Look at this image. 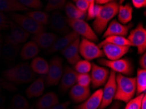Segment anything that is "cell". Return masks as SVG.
Wrapping results in <instances>:
<instances>
[{
	"instance_id": "obj_1",
	"label": "cell",
	"mask_w": 146,
	"mask_h": 109,
	"mask_svg": "<svg viewBox=\"0 0 146 109\" xmlns=\"http://www.w3.org/2000/svg\"><path fill=\"white\" fill-rule=\"evenodd\" d=\"M116 92L114 99L128 103L136 93V77H129L123 75H116Z\"/></svg>"
},
{
	"instance_id": "obj_2",
	"label": "cell",
	"mask_w": 146,
	"mask_h": 109,
	"mask_svg": "<svg viewBox=\"0 0 146 109\" xmlns=\"http://www.w3.org/2000/svg\"><path fill=\"white\" fill-rule=\"evenodd\" d=\"M3 77L10 83L21 84L34 81L35 74L28 63H21L6 70L3 73Z\"/></svg>"
},
{
	"instance_id": "obj_3",
	"label": "cell",
	"mask_w": 146,
	"mask_h": 109,
	"mask_svg": "<svg viewBox=\"0 0 146 109\" xmlns=\"http://www.w3.org/2000/svg\"><path fill=\"white\" fill-rule=\"evenodd\" d=\"M119 4L116 1H111L110 3L102 5L100 14L92 22V27L96 34L102 33L111 20L118 13Z\"/></svg>"
},
{
	"instance_id": "obj_4",
	"label": "cell",
	"mask_w": 146,
	"mask_h": 109,
	"mask_svg": "<svg viewBox=\"0 0 146 109\" xmlns=\"http://www.w3.org/2000/svg\"><path fill=\"white\" fill-rule=\"evenodd\" d=\"M100 65L111 69L115 73L126 77L132 76L134 73V67L132 61L128 57L116 60H109L104 58L98 59Z\"/></svg>"
},
{
	"instance_id": "obj_5",
	"label": "cell",
	"mask_w": 146,
	"mask_h": 109,
	"mask_svg": "<svg viewBox=\"0 0 146 109\" xmlns=\"http://www.w3.org/2000/svg\"><path fill=\"white\" fill-rule=\"evenodd\" d=\"M63 61L59 56H54L50 61L49 67L45 77V86L51 87L58 85L63 74Z\"/></svg>"
},
{
	"instance_id": "obj_6",
	"label": "cell",
	"mask_w": 146,
	"mask_h": 109,
	"mask_svg": "<svg viewBox=\"0 0 146 109\" xmlns=\"http://www.w3.org/2000/svg\"><path fill=\"white\" fill-rule=\"evenodd\" d=\"M13 21L17 25L27 32L30 34L37 35L42 32H45V26L35 22L26 15H23L18 13H13L11 15Z\"/></svg>"
},
{
	"instance_id": "obj_7",
	"label": "cell",
	"mask_w": 146,
	"mask_h": 109,
	"mask_svg": "<svg viewBox=\"0 0 146 109\" xmlns=\"http://www.w3.org/2000/svg\"><path fill=\"white\" fill-rule=\"evenodd\" d=\"M127 39L132 46L137 48L138 54L142 55L146 50V29L142 22H139L136 28L130 31Z\"/></svg>"
},
{
	"instance_id": "obj_8",
	"label": "cell",
	"mask_w": 146,
	"mask_h": 109,
	"mask_svg": "<svg viewBox=\"0 0 146 109\" xmlns=\"http://www.w3.org/2000/svg\"><path fill=\"white\" fill-rule=\"evenodd\" d=\"M68 26L73 29V31L81 35L83 38L92 42H98V37L94 32L93 29L85 20H70L66 18Z\"/></svg>"
},
{
	"instance_id": "obj_9",
	"label": "cell",
	"mask_w": 146,
	"mask_h": 109,
	"mask_svg": "<svg viewBox=\"0 0 146 109\" xmlns=\"http://www.w3.org/2000/svg\"><path fill=\"white\" fill-rule=\"evenodd\" d=\"M79 54L85 60L91 61L104 57L102 50L94 42L82 38L79 44Z\"/></svg>"
},
{
	"instance_id": "obj_10",
	"label": "cell",
	"mask_w": 146,
	"mask_h": 109,
	"mask_svg": "<svg viewBox=\"0 0 146 109\" xmlns=\"http://www.w3.org/2000/svg\"><path fill=\"white\" fill-rule=\"evenodd\" d=\"M116 73L111 71L108 81L102 89V103L98 109H105L112 103L116 92Z\"/></svg>"
},
{
	"instance_id": "obj_11",
	"label": "cell",
	"mask_w": 146,
	"mask_h": 109,
	"mask_svg": "<svg viewBox=\"0 0 146 109\" xmlns=\"http://www.w3.org/2000/svg\"><path fill=\"white\" fill-rule=\"evenodd\" d=\"M90 72L92 88L96 89L105 85L110 76V71L108 68L92 63V69Z\"/></svg>"
},
{
	"instance_id": "obj_12",
	"label": "cell",
	"mask_w": 146,
	"mask_h": 109,
	"mask_svg": "<svg viewBox=\"0 0 146 109\" xmlns=\"http://www.w3.org/2000/svg\"><path fill=\"white\" fill-rule=\"evenodd\" d=\"M48 24H50L52 30L60 34L66 35L71 32L67 20L60 11H56L52 13Z\"/></svg>"
},
{
	"instance_id": "obj_13",
	"label": "cell",
	"mask_w": 146,
	"mask_h": 109,
	"mask_svg": "<svg viewBox=\"0 0 146 109\" xmlns=\"http://www.w3.org/2000/svg\"><path fill=\"white\" fill-rule=\"evenodd\" d=\"M133 26L134 24L132 23H129L127 25H123L117 20H113L108 24L105 32L102 35V38L105 39L106 37L113 36V35L123 37L127 36L129 34L130 29L133 27Z\"/></svg>"
},
{
	"instance_id": "obj_14",
	"label": "cell",
	"mask_w": 146,
	"mask_h": 109,
	"mask_svg": "<svg viewBox=\"0 0 146 109\" xmlns=\"http://www.w3.org/2000/svg\"><path fill=\"white\" fill-rule=\"evenodd\" d=\"M130 46H119L115 44L106 43L101 47L105 56L109 60H116L122 58L127 54Z\"/></svg>"
},
{
	"instance_id": "obj_15",
	"label": "cell",
	"mask_w": 146,
	"mask_h": 109,
	"mask_svg": "<svg viewBox=\"0 0 146 109\" xmlns=\"http://www.w3.org/2000/svg\"><path fill=\"white\" fill-rule=\"evenodd\" d=\"M21 48V44L15 43L11 37L10 35H7L2 50L1 55H3V59L7 62L13 61L19 54Z\"/></svg>"
},
{
	"instance_id": "obj_16",
	"label": "cell",
	"mask_w": 146,
	"mask_h": 109,
	"mask_svg": "<svg viewBox=\"0 0 146 109\" xmlns=\"http://www.w3.org/2000/svg\"><path fill=\"white\" fill-rule=\"evenodd\" d=\"M78 73L68 65H66L63 69V74L60 79V90L62 92H66L72 88L77 82V77Z\"/></svg>"
},
{
	"instance_id": "obj_17",
	"label": "cell",
	"mask_w": 146,
	"mask_h": 109,
	"mask_svg": "<svg viewBox=\"0 0 146 109\" xmlns=\"http://www.w3.org/2000/svg\"><path fill=\"white\" fill-rule=\"evenodd\" d=\"M80 38L78 37L77 39L67 46L65 49L61 51L62 54L64 55L65 58L67 59L68 63L75 65L81 59V55L79 54V44H80Z\"/></svg>"
},
{
	"instance_id": "obj_18",
	"label": "cell",
	"mask_w": 146,
	"mask_h": 109,
	"mask_svg": "<svg viewBox=\"0 0 146 109\" xmlns=\"http://www.w3.org/2000/svg\"><path fill=\"white\" fill-rule=\"evenodd\" d=\"M78 37H79V35L77 33L75 32L74 31H71L67 35L57 40L51 47L48 48L47 53L53 54V53L65 49L67 46H69L71 43H72Z\"/></svg>"
},
{
	"instance_id": "obj_19",
	"label": "cell",
	"mask_w": 146,
	"mask_h": 109,
	"mask_svg": "<svg viewBox=\"0 0 146 109\" xmlns=\"http://www.w3.org/2000/svg\"><path fill=\"white\" fill-rule=\"evenodd\" d=\"M32 39L39 48L43 49H48L58 39V35L52 33L42 32L34 35Z\"/></svg>"
},
{
	"instance_id": "obj_20",
	"label": "cell",
	"mask_w": 146,
	"mask_h": 109,
	"mask_svg": "<svg viewBox=\"0 0 146 109\" xmlns=\"http://www.w3.org/2000/svg\"><path fill=\"white\" fill-rule=\"evenodd\" d=\"M102 89H98L90 95L88 98L74 107V109H98L102 103Z\"/></svg>"
},
{
	"instance_id": "obj_21",
	"label": "cell",
	"mask_w": 146,
	"mask_h": 109,
	"mask_svg": "<svg viewBox=\"0 0 146 109\" xmlns=\"http://www.w3.org/2000/svg\"><path fill=\"white\" fill-rule=\"evenodd\" d=\"M69 95L71 99L76 103H82L90 95V87H83L79 84H75L70 89Z\"/></svg>"
},
{
	"instance_id": "obj_22",
	"label": "cell",
	"mask_w": 146,
	"mask_h": 109,
	"mask_svg": "<svg viewBox=\"0 0 146 109\" xmlns=\"http://www.w3.org/2000/svg\"><path fill=\"white\" fill-rule=\"evenodd\" d=\"M45 75H41L26 89V94L28 98L38 97L43 95L45 91Z\"/></svg>"
},
{
	"instance_id": "obj_23",
	"label": "cell",
	"mask_w": 146,
	"mask_h": 109,
	"mask_svg": "<svg viewBox=\"0 0 146 109\" xmlns=\"http://www.w3.org/2000/svg\"><path fill=\"white\" fill-rule=\"evenodd\" d=\"M9 24L11 32L10 36L13 41L19 44H21L26 42L30 37V33L26 32L13 21H9Z\"/></svg>"
},
{
	"instance_id": "obj_24",
	"label": "cell",
	"mask_w": 146,
	"mask_h": 109,
	"mask_svg": "<svg viewBox=\"0 0 146 109\" xmlns=\"http://www.w3.org/2000/svg\"><path fill=\"white\" fill-rule=\"evenodd\" d=\"M59 103L58 96L54 92H48L43 95L36 103L37 109H48Z\"/></svg>"
},
{
	"instance_id": "obj_25",
	"label": "cell",
	"mask_w": 146,
	"mask_h": 109,
	"mask_svg": "<svg viewBox=\"0 0 146 109\" xmlns=\"http://www.w3.org/2000/svg\"><path fill=\"white\" fill-rule=\"evenodd\" d=\"M29 9L17 0H0V12H18L28 11Z\"/></svg>"
},
{
	"instance_id": "obj_26",
	"label": "cell",
	"mask_w": 146,
	"mask_h": 109,
	"mask_svg": "<svg viewBox=\"0 0 146 109\" xmlns=\"http://www.w3.org/2000/svg\"><path fill=\"white\" fill-rule=\"evenodd\" d=\"M118 20L121 24L127 25L132 20L133 15V7L129 3H126L125 5H120L118 11Z\"/></svg>"
},
{
	"instance_id": "obj_27",
	"label": "cell",
	"mask_w": 146,
	"mask_h": 109,
	"mask_svg": "<svg viewBox=\"0 0 146 109\" xmlns=\"http://www.w3.org/2000/svg\"><path fill=\"white\" fill-rule=\"evenodd\" d=\"M39 52V48L33 41L24 44L21 51V57L23 60L35 58Z\"/></svg>"
},
{
	"instance_id": "obj_28",
	"label": "cell",
	"mask_w": 146,
	"mask_h": 109,
	"mask_svg": "<svg viewBox=\"0 0 146 109\" xmlns=\"http://www.w3.org/2000/svg\"><path fill=\"white\" fill-rule=\"evenodd\" d=\"M30 68L34 73L41 75H46L48 71V62L41 57H35L31 62Z\"/></svg>"
},
{
	"instance_id": "obj_29",
	"label": "cell",
	"mask_w": 146,
	"mask_h": 109,
	"mask_svg": "<svg viewBox=\"0 0 146 109\" xmlns=\"http://www.w3.org/2000/svg\"><path fill=\"white\" fill-rule=\"evenodd\" d=\"M66 14L67 15V18L70 20H85L87 18V13L81 12L76 6L72 2H67L64 6Z\"/></svg>"
},
{
	"instance_id": "obj_30",
	"label": "cell",
	"mask_w": 146,
	"mask_h": 109,
	"mask_svg": "<svg viewBox=\"0 0 146 109\" xmlns=\"http://www.w3.org/2000/svg\"><path fill=\"white\" fill-rule=\"evenodd\" d=\"M30 103L21 94H16L11 101L8 109H30Z\"/></svg>"
},
{
	"instance_id": "obj_31",
	"label": "cell",
	"mask_w": 146,
	"mask_h": 109,
	"mask_svg": "<svg viewBox=\"0 0 146 109\" xmlns=\"http://www.w3.org/2000/svg\"><path fill=\"white\" fill-rule=\"evenodd\" d=\"M106 43H110L115 44V45L119 46H132V44L130 43L129 40L125 37L123 36H116V35H113V36H109L106 37L104 40L100 42L98 44V47L101 48L104 44Z\"/></svg>"
},
{
	"instance_id": "obj_32",
	"label": "cell",
	"mask_w": 146,
	"mask_h": 109,
	"mask_svg": "<svg viewBox=\"0 0 146 109\" xmlns=\"http://www.w3.org/2000/svg\"><path fill=\"white\" fill-rule=\"evenodd\" d=\"M136 82V94L140 95L145 93L146 91V69L138 68L137 70Z\"/></svg>"
},
{
	"instance_id": "obj_33",
	"label": "cell",
	"mask_w": 146,
	"mask_h": 109,
	"mask_svg": "<svg viewBox=\"0 0 146 109\" xmlns=\"http://www.w3.org/2000/svg\"><path fill=\"white\" fill-rule=\"evenodd\" d=\"M26 15L44 26L49 23V16L47 13L43 12V11H30L26 13Z\"/></svg>"
},
{
	"instance_id": "obj_34",
	"label": "cell",
	"mask_w": 146,
	"mask_h": 109,
	"mask_svg": "<svg viewBox=\"0 0 146 109\" xmlns=\"http://www.w3.org/2000/svg\"><path fill=\"white\" fill-rule=\"evenodd\" d=\"M74 71L78 74H85L91 71L92 63L89 61L85 59H81L74 65Z\"/></svg>"
},
{
	"instance_id": "obj_35",
	"label": "cell",
	"mask_w": 146,
	"mask_h": 109,
	"mask_svg": "<svg viewBox=\"0 0 146 109\" xmlns=\"http://www.w3.org/2000/svg\"><path fill=\"white\" fill-rule=\"evenodd\" d=\"M66 0H48L45 7L46 12H51L62 10L66 3Z\"/></svg>"
},
{
	"instance_id": "obj_36",
	"label": "cell",
	"mask_w": 146,
	"mask_h": 109,
	"mask_svg": "<svg viewBox=\"0 0 146 109\" xmlns=\"http://www.w3.org/2000/svg\"><path fill=\"white\" fill-rule=\"evenodd\" d=\"M145 94V93H141V94L137 95L134 98L130 99L128 103H127L125 109H141V101Z\"/></svg>"
},
{
	"instance_id": "obj_37",
	"label": "cell",
	"mask_w": 146,
	"mask_h": 109,
	"mask_svg": "<svg viewBox=\"0 0 146 109\" xmlns=\"http://www.w3.org/2000/svg\"><path fill=\"white\" fill-rule=\"evenodd\" d=\"M22 5L25 6L28 9H40L43 7V4L40 0H19Z\"/></svg>"
},
{
	"instance_id": "obj_38",
	"label": "cell",
	"mask_w": 146,
	"mask_h": 109,
	"mask_svg": "<svg viewBox=\"0 0 146 109\" xmlns=\"http://www.w3.org/2000/svg\"><path fill=\"white\" fill-rule=\"evenodd\" d=\"M77 83L79 86H83V87H89L90 84H91L90 75L88 73L77 74Z\"/></svg>"
},
{
	"instance_id": "obj_39",
	"label": "cell",
	"mask_w": 146,
	"mask_h": 109,
	"mask_svg": "<svg viewBox=\"0 0 146 109\" xmlns=\"http://www.w3.org/2000/svg\"><path fill=\"white\" fill-rule=\"evenodd\" d=\"M92 0H75L74 2L76 3V7L81 12L87 13L88 7L90 5Z\"/></svg>"
},
{
	"instance_id": "obj_40",
	"label": "cell",
	"mask_w": 146,
	"mask_h": 109,
	"mask_svg": "<svg viewBox=\"0 0 146 109\" xmlns=\"http://www.w3.org/2000/svg\"><path fill=\"white\" fill-rule=\"evenodd\" d=\"M0 88L1 89H5L9 92H16L18 90L17 88L13 84L10 83L8 81H7L5 79H3V78L0 77Z\"/></svg>"
},
{
	"instance_id": "obj_41",
	"label": "cell",
	"mask_w": 146,
	"mask_h": 109,
	"mask_svg": "<svg viewBox=\"0 0 146 109\" xmlns=\"http://www.w3.org/2000/svg\"><path fill=\"white\" fill-rule=\"evenodd\" d=\"M94 0H92L87 11V19L88 20L95 18L94 17Z\"/></svg>"
},
{
	"instance_id": "obj_42",
	"label": "cell",
	"mask_w": 146,
	"mask_h": 109,
	"mask_svg": "<svg viewBox=\"0 0 146 109\" xmlns=\"http://www.w3.org/2000/svg\"><path fill=\"white\" fill-rule=\"evenodd\" d=\"M9 28V21H7L5 15L0 12V31L6 30Z\"/></svg>"
},
{
	"instance_id": "obj_43",
	"label": "cell",
	"mask_w": 146,
	"mask_h": 109,
	"mask_svg": "<svg viewBox=\"0 0 146 109\" xmlns=\"http://www.w3.org/2000/svg\"><path fill=\"white\" fill-rule=\"evenodd\" d=\"M132 3L136 9L146 7V0H132Z\"/></svg>"
},
{
	"instance_id": "obj_44",
	"label": "cell",
	"mask_w": 146,
	"mask_h": 109,
	"mask_svg": "<svg viewBox=\"0 0 146 109\" xmlns=\"http://www.w3.org/2000/svg\"><path fill=\"white\" fill-rule=\"evenodd\" d=\"M71 104V101H66L62 103H58L56 105H55L52 107L48 109H67L70 104Z\"/></svg>"
},
{
	"instance_id": "obj_45",
	"label": "cell",
	"mask_w": 146,
	"mask_h": 109,
	"mask_svg": "<svg viewBox=\"0 0 146 109\" xmlns=\"http://www.w3.org/2000/svg\"><path fill=\"white\" fill-rule=\"evenodd\" d=\"M139 65H140V69H146V53L141 55L140 59H139Z\"/></svg>"
},
{
	"instance_id": "obj_46",
	"label": "cell",
	"mask_w": 146,
	"mask_h": 109,
	"mask_svg": "<svg viewBox=\"0 0 146 109\" xmlns=\"http://www.w3.org/2000/svg\"><path fill=\"white\" fill-rule=\"evenodd\" d=\"M102 5H98V4H96L95 3L94 5V17H95V18L98 16L100 13V11L102 10Z\"/></svg>"
},
{
	"instance_id": "obj_47",
	"label": "cell",
	"mask_w": 146,
	"mask_h": 109,
	"mask_svg": "<svg viewBox=\"0 0 146 109\" xmlns=\"http://www.w3.org/2000/svg\"><path fill=\"white\" fill-rule=\"evenodd\" d=\"M111 1V0H96V1H94L95 3L98 4V5H104L106 4L110 3Z\"/></svg>"
},
{
	"instance_id": "obj_48",
	"label": "cell",
	"mask_w": 146,
	"mask_h": 109,
	"mask_svg": "<svg viewBox=\"0 0 146 109\" xmlns=\"http://www.w3.org/2000/svg\"><path fill=\"white\" fill-rule=\"evenodd\" d=\"M121 104L120 101H115V103L113 104V105L110 107V109H120Z\"/></svg>"
},
{
	"instance_id": "obj_49",
	"label": "cell",
	"mask_w": 146,
	"mask_h": 109,
	"mask_svg": "<svg viewBox=\"0 0 146 109\" xmlns=\"http://www.w3.org/2000/svg\"><path fill=\"white\" fill-rule=\"evenodd\" d=\"M141 109H146V94L144 95L142 101H141Z\"/></svg>"
},
{
	"instance_id": "obj_50",
	"label": "cell",
	"mask_w": 146,
	"mask_h": 109,
	"mask_svg": "<svg viewBox=\"0 0 146 109\" xmlns=\"http://www.w3.org/2000/svg\"><path fill=\"white\" fill-rule=\"evenodd\" d=\"M5 99H6V98H5V96L0 95V108H1L2 106H3L4 103H5Z\"/></svg>"
},
{
	"instance_id": "obj_51",
	"label": "cell",
	"mask_w": 146,
	"mask_h": 109,
	"mask_svg": "<svg viewBox=\"0 0 146 109\" xmlns=\"http://www.w3.org/2000/svg\"><path fill=\"white\" fill-rule=\"evenodd\" d=\"M3 39H2L1 35H0V56L2 54V50H3Z\"/></svg>"
},
{
	"instance_id": "obj_52",
	"label": "cell",
	"mask_w": 146,
	"mask_h": 109,
	"mask_svg": "<svg viewBox=\"0 0 146 109\" xmlns=\"http://www.w3.org/2000/svg\"><path fill=\"white\" fill-rule=\"evenodd\" d=\"M0 109H5V107H4V106H2V107H1V108H0Z\"/></svg>"
},
{
	"instance_id": "obj_53",
	"label": "cell",
	"mask_w": 146,
	"mask_h": 109,
	"mask_svg": "<svg viewBox=\"0 0 146 109\" xmlns=\"http://www.w3.org/2000/svg\"><path fill=\"white\" fill-rule=\"evenodd\" d=\"M2 92V89L0 88V93H1Z\"/></svg>"
},
{
	"instance_id": "obj_54",
	"label": "cell",
	"mask_w": 146,
	"mask_h": 109,
	"mask_svg": "<svg viewBox=\"0 0 146 109\" xmlns=\"http://www.w3.org/2000/svg\"><path fill=\"white\" fill-rule=\"evenodd\" d=\"M30 109H34V108H33V107H32V108H30Z\"/></svg>"
}]
</instances>
